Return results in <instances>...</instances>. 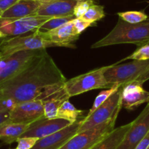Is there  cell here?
Instances as JSON below:
<instances>
[{
    "mask_svg": "<svg viewBox=\"0 0 149 149\" xmlns=\"http://www.w3.org/2000/svg\"><path fill=\"white\" fill-rule=\"evenodd\" d=\"M66 81L52 57L43 50L19 74L0 85V100L15 104L40 100L47 88Z\"/></svg>",
    "mask_w": 149,
    "mask_h": 149,
    "instance_id": "6da1fadb",
    "label": "cell"
},
{
    "mask_svg": "<svg viewBox=\"0 0 149 149\" xmlns=\"http://www.w3.org/2000/svg\"><path fill=\"white\" fill-rule=\"evenodd\" d=\"M149 42V16L138 24H130L118 18L117 24L107 35L91 45L98 48L118 44H134L138 47Z\"/></svg>",
    "mask_w": 149,
    "mask_h": 149,
    "instance_id": "7a4b0ae2",
    "label": "cell"
},
{
    "mask_svg": "<svg viewBox=\"0 0 149 149\" xmlns=\"http://www.w3.org/2000/svg\"><path fill=\"white\" fill-rule=\"evenodd\" d=\"M52 47L67 48L63 44L45 40L40 34L39 29H37L29 35H18L9 39L4 38L0 42V53L4 58L19 51L44 50Z\"/></svg>",
    "mask_w": 149,
    "mask_h": 149,
    "instance_id": "3957f363",
    "label": "cell"
},
{
    "mask_svg": "<svg viewBox=\"0 0 149 149\" xmlns=\"http://www.w3.org/2000/svg\"><path fill=\"white\" fill-rule=\"evenodd\" d=\"M112 65L105 66L80 74L64 84V88L70 97L79 95L86 91L98 88H110L113 85L109 84L104 77V72Z\"/></svg>",
    "mask_w": 149,
    "mask_h": 149,
    "instance_id": "277c9868",
    "label": "cell"
},
{
    "mask_svg": "<svg viewBox=\"0 0 149 149\" xmlns=\"http://www.w3.org/2000/svg\"><path fill=\"white\" fill-rule=\"evenodd\" d=\"M118 114L119 113H117L113 118L102 124L78 132L60 149H91L115 129Z\"/></svg>",
    "mask_w": 149,
    "mask_h": 149,
    "instance_id": "5b68a950",
    "label": "cell"
},
{
    "mask_svg": "<svg viewBox=\"0 0 149 149\" xmlns=\"http://www.w3.org/2000/svg\"><path fill=\"white\" fill-rule=\"evenodd\" d=\"M112 64L104 72V77L109 84H118L121 86L133 82L149 68V59L133 60L126 64Z\"/></svg>",
    "mask_w": 149,
    "mask_h": 149,
    "instance_id": "8992f818",
    "label": "cell"
},
{
    "mask_svg": "<svg viewBox=\"0 0 149 149\" xmlns=\"http://www.w3.org/2000/svg\"><path fill=\"white\" fill-rule=\"evenodd\" d=\"M51 18V17L40 15H32L19 19L0 18V39L40 29L41 26Z\"/></svg>",
    "mask_w": 149,
    "mask_h": 149,
    "instance_id": "52a82bcc",
    "label": "cell"
},
{
    "mask_svg": "<svg viewBox=\"0 0 149 149\" xmlns=\"http://www.w3.org/2000/svg\"><path fill=\"white\" fill-rule=\"evenodd\" d=\"M43 50L19 51L1 58L0 85L19 74Z\"/></svg>",
    "mask_w": 149,
    "mask_h": 149,
    "instance_id": "ba28073f",
    "label": "cell"
},
{
    "mask_svg": "<svg viewBox=\"0 0 149 149\" xmlns=\"http://www.w3.org/2000/svg\"><path fill=\"white\" fill-rule=\"evenodd\" d=\"M121 88L110 96L100 106L89 116H85L78 132L85 131L95 126L101 124L113 118L117 113L121 111Z\"/></svg>",
    "mask_w": 149,
    "mask_h": 149,
    "instance_id": "9c48e42d",
    "label": "cell"
},
{
    "mask_svg": "<svg viewBox=\"0 0 149 149\" xmlns=\"http://www.w3.org/2000/svg\"><path fill=\"white\" fill-rule=\"evenodd\" d=\"M149 132V103L131 126L117 149H134Z\"/></svg>",
    "mask_w": 149,
    "mask_h": 149,
    "instance_id": "30bf717a",
    "label": "cell"
},
{
    "mask_svg": "<svg viewBox=\"0 0 149 149\" xmlns=\"http://www.w3.org/2000/svg\"><path fill=\"white\" fill-rule=\"evenodd\" d=\"M44 116L43 104L40 100L18 103L10 111V121L18 124H30Z\"/></svg>",
    "mask_w": 149,
    "mask_h": 149,
    "instance_id": "8fae6325",
    "label": "cell"
},
{
    "mask_svg": "<svg viewBox=\"0 0 149 149\" xmlns=\"http://www.w3.org/2000/svg\"><path fill=\"white\" fill-rule=\"evenodd\" d=\"M84 118L49 136L40 139L31 149H60L78 132Z\"/></svg>",
    "mask_w": 149,
    "mask_h": 149,
    "instance_id": "7c38bea8",
    "label": "cell"
},
{
    "mask_svg": "<svg viewBox=\"0 0 149 149\" xmlns=\"http://www.w3.org/2000/svg\"><path fill=\"white\" fill-rule=\"evenodd\" d=\"M71 123L62 118L50 119L42 117L29 124L26 131L21 137H31L40 139L49 136L67 126Z\"/></svg>",
    "mask_w": 149,
    "mask_h": 149,
    "instance_id": "4fadbf2b",
    "label": "cell"
},
{
    "mask_svg": "<svg viewBox=\"0 0 149 149\" xmlns=\"http://www.w3.org/2000/svg\"><path fill=\"white\" fill-rule=\"evenodd\" d=\"M149 102V91L137 81L121 87V103L123 108L132 110L144 103Z\"/></svg>",
    "mask_w": 149,
    "mask_h": 149,
    "instance_id": "5bb4252c",
    "label": "cell"
},
{
    "mask_svg": "<svg viewBox=\"0 0 149 149\" xmlns=\"http://www.w3.org/2000/svg\"><path fill=\"white\" fill-rule=\"evenodd\" d=\"M39 33L45 40L63 44L69 48H75L74 42L78 40L81 35L74 28L73 20L58 28L50 31H42L39 29Z\"/></svg>",
    "mask_w": 149,
    "mask_h": 149,
    "instance_id": "9a60e30c",
    "label": "cell"
},
{
    "mask_svg": "<svg viewBox=\"0 0 149 149\" xmlns=\"http://www.w3.org/2000/svg\"><path fill=\"white\" fill-rule=\"evenodd\" d=\"M76 3L75 0H50L42 4L36 15L51 18L72 16L74 15L73 10Z\"/></svg>",
    "mask_w": 149,
    "mask_h": 149,
    "instance_id": "2e32d148",
    "label": "cell"
},
{
    "mask_svg": "<svg viewBox=\"0 0 149 149\" xmlns=\"http://www.w3.org/2000/svg\"><path fill=\"white\" fill-rule=\"evenodd\" d=\"M42 2L38 0H19L16 4L4 12L0 18L7 19H19L36 15Z\"/></svg>",
    "mask_w": 149,
    "mask_h": 149,
    "instance_id": "e0dca14e",
    "label": "cell"
},
{
    "mask_svg": "<svg viewBox=\"0 0 149 149\" xmlns=\"http://www.w3.org/2000/svg\"><path fill=\"white\" fill-rule=\"evenodd\" d=\"M69 99L70 97L64 90V85L54 93L44 97L41 101L43 104L45 117L50 119L56 118L57 113L60 106L64 101Z\"/></svg>",
    "mask_w": 149,
    "mask_h": 149,
    "instance_id": "ac0fdd59",
    "label": "cell"
},
{
    "mask_svg": "<svg viewBox=\"0 0 149 149\" xmlns=\"http://www.w3.org/2000/svg\"><path fill=\"white\" fill-rule=\"evenodd\" d=\"M131 123L114 129L91 149H117L130 129Z\"/></svg>",
    "mask_w": 149,
    "mask_h": 149,
    "instance_id": "d6986e66",
    "label": "cell"
},
{
    "mask_svg": "<svg viewBox=\"0 0 149 149\" xmlns=\"http://www.w3.org/2000/svg\"><path fill=\"white\" fill-rule=\"evenodd\" d=\"M29 124L8 122L0 126V140L7 144H12L24 134Z\"/></svg>",
    "mask_w": 149,
    "mask_h": 149,
    "instance_id": "ffe728a7",
    "label": "cell"
},
{
    "mask_svg": "<svg viewBox=\"0 0 149 149\" xmlns=\"http://www.w3.org/2000/svg\"><path fill=\"white\" fill-rule=\"evenodd\" d=\"M83 113V110L77 109L70 102V100H67L60 106L57 113L56 118H62L70 121L71 124H73L78 120L82 118Z\"/></svg>",
    "mask_w": 149,
    "mask_h": 149,
    "instance_id": "44dd1931",
    "label": "cell"
},
{
    "mask_svg": "<svg viewBox=\"0 0 149 149\" xmlns=\"http://www.w3.org/2000/svg\"><path fill=\"white\" fill-rule=\"evenodd\" d=\"M121 86L118 85V84H116L113 86L111 87V88H108L107 90H104V91H102L96 97L95 100L94 102V104H93L92 107H91V109L89 110L88 113L87 114L86 116H89L92 113H94L99 107H100L101 104H102L110 96H112L115 92H116L117 91H118L120 88H121Z\"/></svg>",
    "mask_w": 149,
    "mask_h": 149,
    "instance_id": "7402d4cb",
    "label": "cell"
},
{
    "mask_svg": "<svg viewBox=\"0 0 149 149\" xmlns=\"http://www.w3.org/2000/svg\"><path fill=\"white\" fill-rule=\"evenodd\" d=\"M104 16H105V13L104 11V7L102 5L93 4L90 6V8L82 18L91 24H95L97 21L101 20Z\"/></svg>",
    "mask_w": 149,
    "mask_h": 149,
    "instance_id": "603a6c76",
    "label": "cell"
},
{
    "mask_svg": "<svg viewBox=\"0 0 149 149\" xmlns=\"http://www.w3.org/2000/svg\"><path fill=\"white\" fill-rule=\"evenodd\" d=\"M118 15L123 21L130 24H138L148 19V16L142 11H127L118 13Z\"/></svg>",
    "mask_w": 149,
    "mask_h": 149,
    "instance_id": "cb8c5ba5",
    "label": "cell"
},
{
    "mask_svg": "<svg viewBox=\"0 0 149 149\" xmlns=\"http://www.w3.org/2000/svg\"><path fill=\"white\" fill-rule=\"evenodd\" d=\"M74 18H76L74 17V15L68 17H54V18H51V19L48 20L44 24H42L40 28V29L50 31V30L58 28V27L64 25L67 23L74 20Z\"/></svg>",
    "mask_w": 149,
    "mask_h": 149,
    "instance_id": "d4e9b609",
    "label": "cell"
},
{
    "mask_svg": "<svg viewBox=\"0 0 149 149\" xmlns=\"http://www.w3.org/2000/svg\"><path fill=\"white\" fill-rule=\"evenodd\" d=\"M127 59L142 60V61L149 59V44H146V45L139 47L131 55L123 58L119 62H121V61H124Z\"/></svg>",
    "mask_w": 149,
    "mask_h": 149,
    "instance_id": "484cf974",
    "label": "cell"
},
{
    "mask_svg": "<svg viewBox=\"0 0 149 149\" xmlns=\"http://www.w3.org/2000/svg\"><path fill=\"white\" fill-rule=\"evenodd\" d=\"M94 0H86L77 2L76 5L73 10V15L75 18H81L86 13L91 5L94 4Z\"/></svg>",
    "mask_w": 149,
    "mask_h": 149,
    "instance_id": "4316f807",
    "label": "cell"
},
{
    "mask_svg": "<svg viewBox=\"0 0 149 149\" xmlns=\"http://www.w3.org/2000/svg\"><path fill=\"white\" fill-rule=\"evenodd\" d=\"M38 140L39 139L36 137H21L16 141L18 143L16 149H31Z\"/></svg>",
    "mask_w": 149,
    "mask_h": 149,
    "instance_id": "83f0119b",
    "label": "cell"
},
{
    "mask_svg": "<svg viewBox=\"0 0 149 149\" xmlns=\"http://www.w3.org/2000/svg\"><path fill=\"white\" fill-rule=\"evenodd\" d=\"M73 24H74V26L75 28V29H76L77 32L79 34H81L87 28L91 26H93L94 24H91V23L87 21L86 20L84 19L82 17L81 18H74L73 20Z\"/></svg>",
    "mask_w": 149,
    "mask_h": 149,
    "instance_id": "f1b7e54d",
    "label": "cell"
},
{
    "mask_svg": "<svg viewBox=\"0 0 149 149\" xmlns=\"http://www.w3.org/2000/svg\"><path fill=\"white\" fill-rule=\"evenodd\" d=\"M19 0H0V15L16 4Z\"/></svg>",
    "mask_w": 149,
    "mask_h": 149,
    "instance_id": "f546056e",
    "label": "cell"
},
{
    "mask_svg": "<svg viewBox=\"0 0 149 149\" xmlns=\"http://www.w3.org/2000/svg\"><path fill=\"white\" fill-rule=\"evenodd\" d=\"M17 104L10 100H0V113L5 111H10Z\"/></svg>",
    "mask_w": 149,
    "mask_h": 149,
    "instance_id": "4dcf8cb0",
    "label": "cell"
},
{
    "mask_svg": "<svg viewBox=\"0 0 149 149\" xmlns=\"http://www.w3.org/2000/svg\"><path fill=\"white\" fill-rule=\"evenodd\" d=\"M149 147V132L146 134V137L139 143L134 149H148Z\"/></svg>",
    "mask_w": 149,
    "mask_h": 149,
    "instance_id": "1f68e13d",
    "label": "cell"
},
{
    "mask_svg": "<svg viewBox=\"0 0 149 149\" xmlns=\"http://www.w3.org/2000/svg\"><path fill=\"white\" fill-rule=\"evenodd\" d=\"M10 121V111H5L0 113V126L3 125Z\"/></svg>",
    "mask_w": 149,
    "mask_h": 149,
    "instance_id": "d6a6232c",
    "label": "cell"
},
{
    "mask_svg": "<svg viewBox=\"0 0 149 149\" xmlns=\"http://www.w3.org/2000/svg\"><path fill=\"white\" fill-rule=\"evenodd\" d=\"M148 80H149V68L148 69V70L143 73V74H142L139 78H137L134 81H137V82L140 83V84L143 85L145 82H146V81H148Z\"/></svg>",
    "mask_w": 149,
    "mask_h": 149,
    "instance_id": "836d02e7",
    "label": "cell"
},
{
    "mask_svg": "<svg viewBox=\"0 0 149 149\" xmlns=\"http://www.w3.org/2000/svg\"><path fill=\"white\" fill-rule=\"evenodd\" d=\"M38 1H40V2H42V3H44V2H48V1H50V0H38Z\"/></svg>",
    "mask_w": 149,
    "mask_h": 149,
    "instance_id": "e575fe53",
    "label": "cell"
},
{
    "mask_svg": "<svg viewBox=\"0 0 149 149\" xmlns=\"http://www.w3.org/2000/svg\"><path fill=\"white\" fill-rule=\"evenodd\" d=\"M2 58V54H1V53H0V59H1V58Z\"/></svg>",
    "mask_w": 149,
    "mask_h": 149,
    "instance_id": "d590c367",
    "label": "cell"
},
{
    "mask_svg": "<svg viewBox=\"0 0 149 149\" xmlns=\"http://www.w3.org/2000/svg\"><path fill=\"white\" fill-rule=\"evenodd\" d=\"M77 2H79V1H86V0H75Z\"/></svg>",
    "mask_w": 149,
    "mask_h": 149,
    "instance_id": "8d00e7d4",
    "label": "cell"
},
{
    "mask_svg": "<svg viewBox=\"0 0 149 149\" xmlns=\"http://www.w3.org/2000/svg\"><path fill=\"white\" fill-rule=\"evenodd\" d=\"M94 1H97V0H94Z\"/></svg>",
    "mask_w": 149,
    "mask_h": 149,
    "instance_id": "74e56055",
    "label": "cell"
},
{
    "mask_svg": "<svg viewBox=\"0 0 149 149\" xmlns=\"http://www.w3.org/2000/svg\"><path fill=\"white\" fill-rule=\"evenodd\" d=\"M148 149H149V147H148Z\"/></svg>",
    "mask_w": 149,
    "mask_h": 149,
    "instance_id": "f35d334b",
    "label": "cell"
},
{
    "mask_svg": "<svg viewBox=\"0 0 149 149\" xmlns=\"http://www.w3.org/2000/svg\"><path fill=\"white\" fill-rule=\"evenodd\" d=\"M148 44H149V42H148Z\"/></svg>",
    "mask_w": 149,
    "mask_h": 149,
    "instance_id": "ab89813d",
    "label": "cell"
},
{
    "mask_svg": "<svg viewBox=\"0 0 149 149\" xmlns=\"http://www.w3.org/2000/svg\"><path fill=\"white\" fill-rule=\"evenodd\" d=\"M15 149H16V148H15Z\"/></svg>",
    "mask_w": 149,
    "mask_h": 149,
    "instance_id": "60d3db41",
    "label": "cell"
},
{
    "mask_svg": "<svg viewBox=\"0 0 149 149\" xmlns=\"http://www.w3.org/2000/svg\"><path fill=\"white\" fill-rule=\"evenodd\" d=\"M148 103H149V102H148Z\"/></svg>",
    "mask_w": 149,
    "mask_h": 149,
    "instance_id": "b9f144b4",
    "label": "cell"
}]
</instances>
